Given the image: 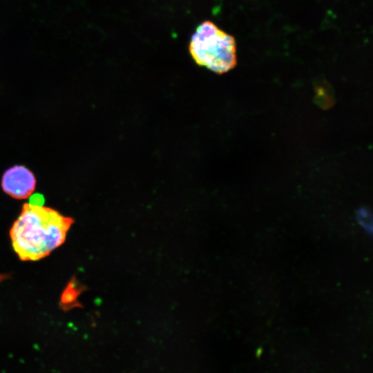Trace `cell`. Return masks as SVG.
I'll return each mask as SVG.
<instances>
[{
	"instance_id": "cell-1",
	"label": "cell",
	"mask_w": 373,
	"mask_h": 373,
	"mask_svg": "<svg viewBox=\"0 0 373 373\" xmlns=\"http://www.w3.org/2000/svg\"><path fill=\"white\" fill-rule=\"evenodd\" d=\"M74 220L42 204L25 203L10 229L14 251L23 261H35L61 245Z\"/></svg>"
},
{
	"instance_id": "cell-2",
	"label": "cell",
	"mask_w": 373,
	"mask_h": 373,
	"mask_svg": "<svg viewBox=\"0 0 373 373\" xmlns=\"http://www.w3.org/2000/svg\"><path fill=\"white\" fill-rule=\"evenodd\" d=\"M189 52L198 66L217 74L229 72L237 64L234 37L209 20L196 27L190 39Z\"/></svg>"
},
{
	"instance_id": "cell-3",
	"label": "cell",
	"mask_w": 373,
	"mask_h": 373,
	"mask_svg": "<svg viewBox=\"0 0 373 373\" xmlns=\"http://www.w3.org/2000/svg\"><path fill=\"white\" fill-rule=\"evenodd\" d=\"M33 173L22 165L8 169L1 178L3 191L13 198L22 200L31 196L36 186Z\"/></svg>"
},
{
	"instance_id": "cell-4",
	"label": "cell",
	"mask_w": 373,
	"mask_h": 373,
	"mask_svg": "<svg viewBox=\"0 0 373 373\" xmlns=\"http://www.w3.org/2000/svg\"><path fill=\"white\" fill-rule=\"evenodd\" d=\"M357 222L361 227L368 233L372 231V216L365 209L359 210L356 216Z\"/></svg>"
},
{
	"instance_id": "cell-5",
	"label": "cell",
	"mask_w": 373,
	"mask_h": 373,
	"mask_svg": "<svg viewBox=\"0 0 373 373\" xmlns=\"http://www.w3.org/2000/svg\"><path fill=\"white\" fill-rule=\"evenodd\" d=\"M6 278H7V276L3 275V274H0V283H1V281H3V280H5Z\"/></svg>"
}]
</instances>
